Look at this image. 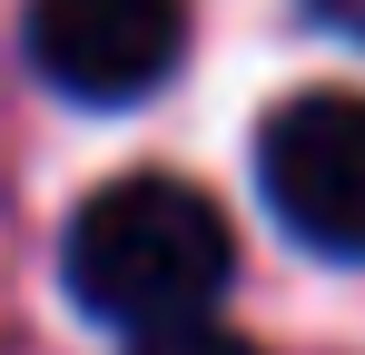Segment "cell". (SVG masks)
I'll return each mask as SVG.
<instances>
[{"label":"cell","instance_id":"1","mask_svg":"<svg viewBox=\"0 0 365 355\" xmlns=\"http://www.w3.org/2000/svg\"><path fill=\"white\" fill-rule=\"evenodd\" d=\"M227 267H237V237L217 217V197L187 187V178H119V187H99L69 217V257H60L69 296L99 326H128V336L197 326L227 296Z\"/></svg>","mask_w":365,"mask_h":355},{"label":"cell","instance_id":"2","mask_svg":"<svg viewBox=\"0 0 365 355\" xmlns=\"http://www.w3.org/2000/svg\"><path fill=\"white\" fill-rule=\"evenodd\" d=\"M257 187L277 227L316 257L365 267V99L356 89H306L257 128Z\"/></svg>","mask_w":365,"mask_h":355},{"label":"cell","instance_id":"3","mask_svg":"<svg viewBox=\"0 0 365 355\" xmlns=\"http://www.w3.org/2000/svg\"><path fill=\"white\" fill-rule=\"evenodd\" d=\"M178 50H187L178 0H30V69L89 109L148 99L178 69Z\"/></svg>","mask_w":365,"mask_h":355},{"label":"cell","instance_id":"4","mask_svg":"<svg viewBox=\"0 0 365 355\" xmlns=\"http://www.w3.org/2000/svg\"><path fill=\"white\" fill-rule=\"evenodd\" d=\"M138 355H257L237 336V326H207V316H197V326H158V336H138Z\"/></svg>","mask_w":365,"mask_h":355},{"label":"cell","instance_id":"5","mask_svg":"<svg viewBox=\"0 0 365 355\" xmlns=\"http://www.w3.org/2000/svg\"><path fill=\"white\" fill-rule=\"evenodd\" d=\"M326 20H346V30H365V0H316Z\"/></svg>","mask_w":365,"mask_h":355}]
</instances>
